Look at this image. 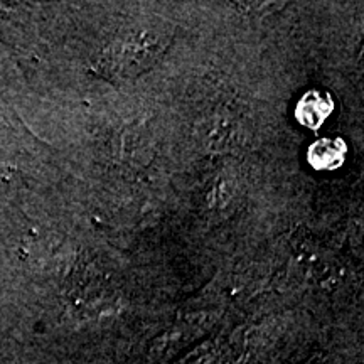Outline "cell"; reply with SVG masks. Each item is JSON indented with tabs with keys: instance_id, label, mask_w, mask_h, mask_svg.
<instances>
[{
	"instance_id": "6da1fadb",
	"label": "cell",
	"mask_w": 364,
	"mask_h": 364,
	"mask_svg": "<svg viewBox=\"0 0 364 364\" xmlns=\"http://www.w3.org/2000/svg\"><path fill=\"white\" fill-rule=\"evenodd\" d=\"M332 110H334V102L329 93L321 90H311L299 100L297 107H295V118L306 129L317 130L321 129Z\"/></svg>"
},
{
	"instance_id": "7a4b0ae2",
	"label": "cell",
	"mask_w": 364,
	"mask_h": 364,
	"mask_svg": "<svg viewBox=\"0 0 364 364\" xmlns=\"http://www.w3.org/2000/svg\"><path fill=\"white\" fill-rule=\"evenodd\" d=\"M346 142L343 139H318L307 150V161L316 171H336L346 162Z\"/></svg>"
}]
</instances>
